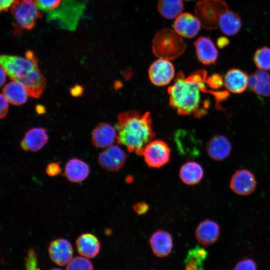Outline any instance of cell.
<instances>
[{"mask_svg":"<svg viewBox=\"0 0 270 270\" xmlns=\"http://www.w3.org/2000/svg\"><path fill=\"white\" fill-rule=\"evenodd\" d=\"M207 72L198 70L186 76L180 71L172 85L168 87L170 104L181 116L192 115L200 118L206 114L210 101L202 100V94L213 96L214 90L207 88Z\"/></svg>","mask_w":270,"mask_h":270,"instance_id":"cell-1","label":"cell"},{"mask_svg":"<svg viewBox=\"0 0 270 270\" xmlns=\"http://www.w3.org/2000/svg\"><path fill=\"white\" fill-rule=\"evenodd\" d=\"M116 128L117 142L138 156H142L144 148L155 136L149 112L141 114L134 110L122 112L118 115Z\"/></svg>","mask_w":270,"mask_h":270,"instance_id":"cell-2","label":"cell"},{"mask_svg":"<svg viewBox=\"0 0 270 270\" xmlns=\"http://www.w3.org/2000/svg\"><path fill=\"white\" fill-rule=\"evenodd\" d=\"M0 63L12 80L24 86L30 96L40 98L46 86V80L39 70L38 59L33 52L28 50L25 58L1 55Z\"/></svg>","mask_w":270,"mask_h":270,"instance_id":"cell-3","label":"cell"},{"mask_svg":"<svg viewBox=\"0 0 270 270\" xmlns=\"http://www.w3.org/2000/svg\"><path fill=\"white\" fill-rule=\"evenodd\" d=\"M186 45L182 36L174 29L165 28L158 31L153 38L152 50L160 58L176 59L185 51Z\"/></svg>","mask_w":270,"mask_h":270,"instance_id":"cell-4","label":"cell"},{"mask_svg":"<svg viewBox=\"0 0 270 270\" xmlns=\"http://www.w3.org/2000/svg\"><path fill=\"white\" fill-rule=\"evenodd\" d=\"M228 10L226 4L222 0H201L195 6L194 14L202 27L212 30L218 27L220 16Z\"/></svg>","mask_w":270,"mask_h":270,"instance_id":"cell-5","label":"cell"},{"mask_svg":"<svg viewBox=\"0 0 270 270\" xmlns=\"http://www.w3.org/2000/svg\"><path fill=\"white\" fill-rule=\"evenodd\" d=\"M40 10L34 0H18L12 6L10 12L21 28L30 30L42 16Z\"/></svg>","mask_w":270,"mask_h":270,"instance_id":"cell-6","label":"cell"},{"mask_svg":"<svg viewBox=\"0 0 270 270\" xmlns=\"http://www.w3.org/2000/svg\"><path fill=\"white\" fill-rule=\"evenodd\" d=\"M170 148L164 141L152 140L144 148L142 156L148 166L160 168L166 164L170 159Z\"/></svg>","mask_w":270,"mask_h":270,"instance_id":"cell-7","label":"cell"},{"mask_svg":"<svg viewBox=\"0 0 270 270\" xmlns=\"http://www.w3.org/2000/svg\"><path fill=\"white\" fill-rule=\"evenodd\" d=\"M126 160L124 152L116 145L106 148L98 156V161L100 166L108 171L114 172L122 167Z\"/></svg>","mask_w":270,"mask_h":270,"instance_id":"cell-8","label":"cell"},{"mask_svg":"<svg viewBox=\"0 0 270 270\" xmlns=\"http://www.w3.org/2000/svg\"><path fill=\"white\" fill-rule=\"evenodd\" d=\"M174 68L169 60L160 58L150 65L149 78L156 86H164L169 84L174 76Z\"/></svg>","mask_w":270,"mask_h":270,"instance_id":"cell-9","label":"cell"},{"mask_svg":"<svg viewBox=\"0 0 270 270\" xmlns=\"http://www.w3.org/2000/svg\"><path fill=\"white\" fill-rule=\"evenodd\" d=\"M230 188L236 194L248 196L256 189V181L254 175L248 170H236L230 180Z\"/></svg>","mask_w":270,"mask_h":270,"instance_id":"cell-10","label":"cell"},{"mask_svg":"<svg viewBox=\"0 0 270 270\" xmlns=\"http://www.w3.org/2000/svg\"><path fill=\"white\" fill-rule=\"evenodd\" d=\"M174 29L182 37L192 38L200 32L202 24L198 18L189 12L182 13L175 20Z\"/></svg>","mask_w":270,"mask_h":270,"instance_id":"cell-11","label":"cell"},{"mask_svg":"<svg viewBox=\"0 0 270 270\" xmlns=\"http://www.w3.org/2000/svg\"><path fill=\"white\" fill-rule=\"evenodd\" d=\"M51 260L58 266L67 264L72 258L73 249L68 240L60 238L52 241L48 247Z\"/></svg>","mask_w":270,"mask_h":270,"instance_id":"cell-12","label":"cell"},{"mask_svg":"<svg viewBox=\"0 0 270 270\" xmlns=\"http://www.w3.org/2000/svg\"><path fill=\"white\" fill-rule=\"evenodd\" d=\"M206 150L208 156L215 160H222L230 154L232 145L224 136L216 134L211 137L206 144Z\"/></svg>","mask_w":270,"mask_h":270,"instance_id":"cell-13","label":"cell"},{"mask_svg":"<svg viewBox=\"0 0 270 270\" xmlns=\"http://www.w3.org/2000/svg\"><path fill=\"white\" fill-rule=\"evenodd\" d=\"M196 53L198 60L204 65L215 64L218 51L208 36H200L194 42Z\"/></svg>","mask_w":270,"mask_h":270,"instance_id":"cell-14","label":"cell"},{"mask_svg":"<svg viewBox=\"0 0 270 270\" xmlns=\"http://www.w3.org/2000/svg\"><path fill=\"white\" fill-rule=\"evenodd\" d=\"M48 136L44 128H34L29 130L20 143L24 151L36 152L40 150L48 142Z\"/></svg>","mask_w":270,"mask_h":270,"instance_id":"cell-15","label":"cell"},{"mask_svg":"<svg viewBox=\"0 0 270 270\" xmlns=\"http://www.w3.org/2000/svg\"><path fill=\"white\" fill-rule=\"evenodd\" d=\"M116 128L110 124L101 122L98 124L92 132V142L94 146L98 148H106L116 140Z\"/></svg>","mask_w":270,"mask_h":270,"instance_id":"cell-16","label":"cell"},{"mask_svg":"<svg viewBox=\"0 0 270 270\" xmlns=\"http://www.w3.org/2000/svg\"><path fill=\"white\" fill-rule=\"evenodd\" d=\"M195 235L198 241L203 245L210 246L215 243L220 235V228L218 223L205 220L198 226Z\"/></svg>","mask_w":270,"mask_h":270,"instance_id":"cell-17","label":"cell"},{"mask_svg":"<svg viewBox=\"0 0 270 270\" xmlns=\"http://www.w3.org/2000/svg\"><path fill=\"white\" fill-rule=\"evenodd\" d=\"M248 78L246 72L238 68H231L224 78V86L230 92L240 94L248 88Z\"/></svg>","mask_w":270,"mask_h":270,"instance_id":"cell-18","label":"cell"},{"mask_svg":"<svg viewBox=\"0 0 270 270\" xmlns=\"http://www.w3.org/2000/svg\"><path fill=\"white\" fill-rule=\"evenodd\" d=\"M150 244L153 252L158 257L167 256L172 248V236L164 230L155 232L150 239Z\"/></svg>","mask_w":270,"mask_h":270,"instance_id":"cell-19","label":"cell"},{"mask_svg":"<svg viewBox=\"0 0 270 270\" xmlns=\"http://www.w3.org/2000/svg\"><path fill=\"white\" fill-rule=\"evenodd\" d=\"M90 167L84 160L78 158L70 159L64 166V174L67 179L72 182H80L87 178Z\"/></svg>","mask_w":270,"mask_h":270,"instance_id":"cell-20","label":"cell"},{"mask_svg":"<svg viewBox=\"0 0 270 270\" xmlns=\"http://www.w3.org/2000/svg\"><path fill=\"white\" fill-rule=\"evenodd\" d=\"M100 246L98 238L90 233L82 234L76 240V247L78 252L86 258L96 256L99 252Z\"/></svg>","mask_w":270,"mask_h":270,"instance_id":"cell-21","label":"cell"},{"mask_svg":"<svg viewBox=\"0 0 270 270\" xmlns=\"http://www.w3.org/2000/svg\"><path fill=\"white\" fill-rule=\"evenodd\" d=\"M174 140L180 154L187 157L192 156L198 152L196 141L190 132L178 130L175 134Z\"/></svg>","mask_w":270,"mask_h":270,"instance_id":"cell-22","label":"cell"},{"mask_svg":"<svg viewBox=\"0 0 270 270\" xmlns=\"http://www.w3.org/2000/svg\"><path fill=\"white\" fill-rule=\"evenodd\" d=\"M242 26V20L238 13L228 9L224 12L219 20L218 27L222 32L228 36L238 34Z\"/></svg>","mask_w":270,"mask_h":270,"instance_id":"cell-23","label":"cell"},{"mask_svg":"<svg viewBox=\"0 0 270 270\" xmlns=\"http://www.w3.org/2000/svg\"><path fill=\"white\" fill-rule=\"evenodd\" d=\"M2 93L10 103L15 106L24 104L28 94L24 86L14 80L4 86Z\"/></svg>","mask_w":270,"mask_h":270,"instance_id":"cell-24","label":"cell"},{"mask_svg":"<svg viewBox=\"0 0 270 270\" xmlns=\"http://www.w3.org/2000/svg\"><path fill=\"white\" fill-rule=\"evenodd\" d=\"M204 172L201 165L196 162L184 164L180 170V177L182 182L188 185L198 184L204 176Z\"/></svg>","mask_w":270,"mask_h":270,"instance_id":"cell-25","label":"cell"},{"mask_svg":"<svg viewBox=\"0 0 270 270\" xmlns=\"http://www.w3.org/2000/svg\"><path fill=\"white\" fill-rule=\"evenodd\" d=\"M207 256V251L200 246L190 249L184 262L185 270H204V262Z\"/></svg>","mask_w":270,"mask_h":270,"instance_id":"cell-26","label":"cell"},{"mask_svg":"<svg viewBox=\"0 0 270 270\" xmlns=\"http://www.w3.org/2000/svg\"><path fill=\"white\" fill-rule=\"evenodd\" d=\"M158 10L160 14L168 20L176 18L184 9L182 0H158Z\"/></svg>","mask_w":270,"mask_h":270,"instance_id":"cell-27","label":"cell"},{"mask_svg":"<svg viewBox=\"0 0 270 270\" xmlns=\"http://www.w3.org/2000/svg\"><path fill=\"white\" fill-rule=\"evenodd\" d=\"M257 81L253 90L256 94L261 96L270 95V75L264 70H259L254 73Z\"/></svg>","mask_w":270,"mask_h":270,"instance_id":"cell-28","label":"cell"},{"mask_svg":"<svg viewBox=\"0 0 270 270\" xmlns=\"http://www.w3.org/2000/svg\"><path fill=\"white\" fill-rule=\"evenodd\" d=\"M256 66L262 70H270V48L264 46L258 49L254 56Z\"/></svg>","mask_w":270,"mask_h":270,"instance_id":"cell-29","label":"cell"},{"mask_svg":"<svg viewBox=\"0 0 270 270\" xmlns=\"http://www.w3.org/2000/svg\"><path fill=\"white\" fill-rule=\"evenodd\" d=\"M66 270H94L92 262L84 256L72 258L67 264Z\"/></svg>","mask_w":270,"mask_h":270,"instance_id":"cell-30","label":"cell"},{"mask_svg":"<svg viewBox=\"0 0 270 270\" xmlns=\"http://www.w3.org/2000/svg\"><path fill=\"white\" fill-rule=\"evenodd\" d=\"M39 10L50 12L60 5L62 0H34Z\"/></svg>","mask_w":270,"mask_h":270,"instance_id":"cell-31","label":"cell"},{"mask_svg":"<svg viewBox=\"0 0 270 270\" xmlns=\"http://www.w3.org/2000/svg\"><path fill=\"white\" fill-rule=\"evenodd\" d=\"M206 83L210 88L216 90L224 86V80L220 74H214L207 78Z\"/></svg>","mask_w":270,"mask_h":270,"instance_id":"cell-32","label":"cell"},{"mask_svg":"<svg viewBox=\"0 0 270 270\" xmlns=\"http://www.w3.org/2000/svg\"><path fill=\"white\" fill-rule=\"evenodd\" d=\"M25 268L26 270H40L38 264L36 254L33 250H29L27 252Z\"/></svg>","mask_w":270,"mask_h":270,"instance_id":"cell-33","label":"cell"},{"mask_svg":"<svg viewBox=\"0 0 270 270\" xmlns=\"http://www.w3.org/2000/svg\"><path fill=\"white\" fill-rule=\"evenodd\" d=\"M233 270H257L256 262L251 259L246 258L239 262Z\"/></svg>","mask_w":270,"mask_h":270,"instance_id":"cell-34","label":"cell"},{"mask_svg":"<svg viewBox=\"0 0 270 270\" xmlns=\"http://www.w3.org/2000/svg\"><path fill=\"white\" fill-rule=\"evenodd\" d=\"M46 172L50 176H55L60 174L62 172L60 164L56 162L48 164L46 166Z\"/></svg>","mask_w":270,"mask_h":270,"instance_id":"cell-35","label":"cell"},{"mask_svg":"<svg viewBox=\"0 0 270 270\" xmlns=\"http://www.w3.org/2000/svg\"><path fill=\"white\" fill-rule=\"evenodd\" d=\"M0 118H4L8 114V100L4 96V95L2 93L0 94Z\"/></svg>","mask_w":270,"mask_h":270,"instance_id":"cell-36","label":"cell"},{"mask_svg":"<svg viewBox=\"0 0 270 270\" xmlns=\"http://www.w3.org/2000/svg\"><path fill=\"white\" fill-rule=\"evenodd\" d=\"M134 211L139 215L146 213L149 209L148 205L144 202H140L133 206Z\"/></svg>","mask_w":270,"mask_h":270,"instance_id":"cell-37","label":"cell"},{"mask_svg":"<svg viewBox=\"0 0 270 270\" xmlns=\"http://www.w3.org/2000/svg\"><path fill=\"white\" fill-rule=\"evenodd\" d=\"M18 0H0V11L6 12L8 8L12 6Z\"/></svg>","mask_w":270,"mask_h":270,"instance_id":"cell-38","label":"cell"},{"mask_svg":"<svg viewBox=\"0 0 270 270\" xmlns=\"http://www.w3.org/2000/svg\"><path fill=\"white\" fill-rule=\"evenodd\" d=\"M84 91L82 87L78 84H76L70 89V92L72 96L78 97L82 95Z\"/></svg>","mask_w":270,"mask_h":270,"instance_id":"cell-39","label":"cell"},{"mask_svg":"<svg viewBox=\"0 0 270 270\" xmlns=\"http://www.w3.org/2000/svg\"><path fill=\"white\" fill-rule=\"evenodd\" d=\"M229 40L226 36H222L216 40V45L220 48H222L229 44Z\"/></svg>","mask_w":270,"mask_h":270,"instance_id":"cell-40","label":"cell"},{"mask_svg":"<svg viewBox=\"0 0 270 270\" xmlns=\"http://www.w3.org/2000/svg\"><path fill=\"white\" fill-rule=\"evenodd\" d=\"M6 72L4 70L0 67V86H2L5 82L6 80Z\"/></svg>","mask_w":270,"mask_h":270,"instance_id":"cell-41","label":"cell"},{"mask_svg":"<svg viewBox=\"0 0 270 270\" xmlns=\"http://www.w3.org/2000/svg\"><path fill=\"white\" fill-rule=\"evenodd\" d=\"M36 111L38 114H42L45 112V108L42 105H38L36 106Z\"/></svg>","mask_w":270,"mask_h":270,"instance_id":"cell-42","label":"cell"},{"mask_svg":"<svg viewBox=\"0 0 270 270\" xmlns=\"http://www.w3.org/2000/svg\"><path fill=\"white\" fill-rule=\"evenodd\" d=\"M50 270H63L59 268H54L51 269Z\"/></svg>","mask_w":270,"mask_h":270,"instance_id":"cell-43","label":"cell"},{"mask_svg":"<svg viewBox=\"0 0 270 270\" xmlns=\"http://www.w3.org/2000/svg\"></svg>","mask_w":270,"mask_h":270,"instance_id":"cell-44","label":"cell"}]
</instances>
